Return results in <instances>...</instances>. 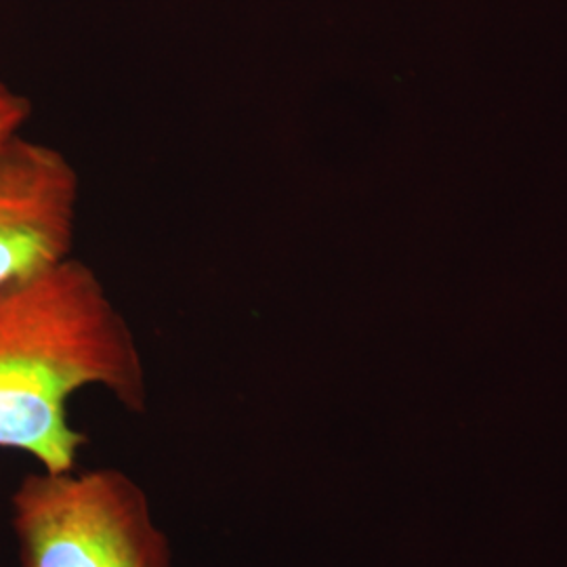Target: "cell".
<instances>
[{"label":"cell","mask_w":567,"mask_h":567,"mask_svg":"<svg viewBox=\"0 0 567 567\" xmlns=\"http://www.w3.org/2000/svg\"><path fill=\"white\" fill-rule=\"evenodd\" d=\"M86 386L147 414L137 337L97 271L72 255L0 288V450L47 471L76 468L89 437L70 423L68 402Z\"/></svg>","instance_id":"6da1fadb"},{"label":"cell","mask_w":567,"mask_h":567,"mask_svg":"<svg viewBox=\"0 0 567 567\" xmlns=\"http://www.w3.org/2000/svg\"><path fill=\"white\" fill-rule=\"evenodd\" d=\"M81 177L49 143L0 137V288L72 257Z\"/></svg>","instance_id":"3957f363"},{"label":"cell","mask_w":567,"mask_h":567,"mask_svg":"<svg viewBox=\"0 0 567 567\" xmlns=\"http://www.w3.org/2000/svg\"><path fill=\"white\" fill-rule=\"evenodd\" d=\"M32 116V103L0 81V137L20 133L21 126Z\"/></svg>","instance_id":"277c9868"},{"label":"cell","mask_w":567,"mask_h":567,"mask_svg":"<svg viewBox=\"0 0 567 567\" xmlns=\"http://www.w3.org/2000/svg\"><path fill=\"white\" fill-rule=\"evenodd\" d=\"M9 507L20 567H175L145 487L118 466L30 471Z\"/></svg>","instance_id":"7a4b0ae2"}]
</instances>
